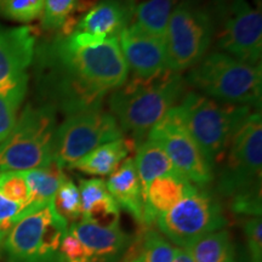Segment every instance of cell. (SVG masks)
Returning a JSON list of instances; mask_svg holds the SVG:
<instances>
[{
  "instance_id": "22",
  "label": "cell",
  "mask_w": 262,
  "mask_h": 262,
  "mask_svg": "<svg viewBox=\"0 0 262 262\" xmlns=\"http://www.w3.org/2000/svg\"><path fill=\"white\" fill-rule=\"evenodd\" d=\"M178 3L179 0H143L135 6L133 25L164 40L170 16Z\"/></svg>"
},
{
  "instance_id": "31",
  "label": "cell",
  "mask_w": 262,
  "mask_h": 262,
  "mask_svg": "<svg viewBox=\"0 0 262 262\" xmlns=\"http://www.w3.org/2000/svg\"><path fill=\"white\" fill-rule=\"evenodd\" d=\"M25 206L9 201L0 193V249L4 243L14 225L24 214Z\"/></svg>"
},
{
  "instance_id": "19",
  "label": "cell",
  "mask_w": 262,
  "mask_h": 262,
  "mask_svg": "<svg viewBox=\"0 0 262 262\" xmlns=\"http://www.w3.org/2000/svg\"><path fill=\"white\" fill-rule=\"evenodd\" d=\"M131 145H133L131 139L125 140L124 137L103 143L78 162L72 164L70 169L78 170V171L93 176L112 175L127 158L131 150Z\"/></svg>"
},
{
  "instance_id": "35",
  "label": "cell",
  "mask_w": 262,
  "mask_h": 262,
  "mask_svg": "<svg viewBox=\"0 0 262 262\" xmlns=\"http://www.w3.org/2000/svg\"><path fill=\"white\" fill-rule=\"evenodd\" d=\"M172 262H194V260H193L191 254L185 248H175Z\"/></svg>"
},
{
  "instance_id": "36",
  "label": "cell",
  "mask_w": 262,
  "mask_h": 262,
  "mask_svg": "<svg viewBox=\"0 0 262 262\" xmlns=\"http://www.w3.org/2000/svg\"><path fill=\"white\" fill-rule=\"evenodd\" d=\"M124 262H142V260H141L140 256H136V257L133 256V257H129L126 261H124Z\"/></svg>"
},
{
  "instance_id": "20",
  "label": "cell",
  "mask_w": 262,
  "mask_h": 262,
  "mask_svg": "<svg viewBox=\"0 0 262 262\" xmlns=\"http://www.w3.org/2000/svg\"><path fill=\"white\" fill-rule=\"evenodd\" d=\"M27 183L29 199L27 209H37L54 201L60 185L66 178L63 168L56 160L47 166L22 172Z\"/></svg>"
},
{
  "instance_id": "17",
  "label": "cell",
  "mask_w": 262,
  "mask_h": 262,
  "mask_svg": "<svg viewBox=\"0 0 262 262\" xmlns=\"http://www.w3.org/2000/svg\"><path fill=\"white\" fill-rule=\"evenodd\" d=\"M196 186L179 172L168 173L153 180L143 192V226L156 224L157 219L181 202Z\"/></svg>"
},
{
  "instance_id": "3",
  "label": "cell",
  "mask_w": 262,
  "mask_h": 262,
  "mask_svg": "<svg viewBox=\"0 0 262 262\" xmlns=\"http://www.w3.org/2000/svg\"><path fill=\"white\" fill-rule=\"evenodd\" d=\"M196 93L222 103L261 108L262 67L222 51H212L185 78Z\"/></svg>"
},
{
  "instance_id": "2",
  "label": "cell",
  "mask_w": 262,
  "mask_h": 262,
  "mask_svg": "<svg viewBox=\"0 0 262 262\" xmlns=\"http://www.w3.org/2000/svg\"><path fill=\"white\" fill-rule=\"evenodd\" d=\"M185 94V78L168 70L148 79L127 78L110 94L108 106L123 134H129L139 145Z\"/></svg>"
},
{
  "instance_id": "14",
  "label": "cell",
  "mask_w": 262,
  "mask_h": 262,
  "mask_svg": "<svg viewBox=\"0 0 262 262\" xmlns=\"http://www.w3.org/2000/svg\"><path fill=\"white\" fill-rule=\"evenodd\" d=\"M123 56L133 77L148 79L168 71L165 41L131 24L118 35Z\"/></svg>"
},
{
  "instance_id": "6",
  "label": "cell",
  "mask_w": 262,
  "mask_h": 262,
  "mask_svg": "<svg viewBox=\"0 0 262 262\" xmlns=\"http://www.w3.org/2000/svg\"><path fill=\"white\" fill-rule=\"evenodd\" d=\"M214 40L225 54L250 64L262 57L260 0H211Z\"/></svg>"
},
{
  "instance_id": "9",
  "label": "cell",
  "mask_w": 262,
  "mask_h": 262,
  "mask_svg": "<svg viewBox=\"0 0 262 262\" xmlns=\"http://www.w3.org/2000/svg\"><path fill=\"white\" fill-rule=\"evenodd\" d=\"M68 222L58 214L54 201L37 209H27L14 225L4 243L11 262H56Z\"/></svg>"
},
{
  "instance_id": "11",
  "label": "cell",
  "mask_w": 262,
  "mask_h": 262,
  "mask_svg": "<svg viewBox=\"0 0 262 262\" xmlns=\"http://www.w3.org/2000/svg\"><path fill=\"white\" fill-rule=\"evenodd\" d=\"M120 137L123 131L116 119L102 108L72 114L55 131L54 159L70 168L98 146Z\"/></svg>"
},
{
  "instance_id": "30",
  "label": "cell",
  "mask_w": 262,
  "mask_h": 262,
  "mask_svg": "<svg viewBox=\"0 0 262 262\" xmlns=\"http://www.w3.org/2000/svg\"><path fill=\"white\" fill-rule=\"evenodd\" d=\"M56 262H95L93 255L70 231L62 239Z\"/></svg>"
},
{
  "instance_id": "16",
  "label": "cell",
  "mask_w": 262,
  "mask_h": 262,
  "mask_svg": "<svg viewBox=\"0 0 262 262\" xmlns=\"http://www.w3.org/2000/svg\"><path fill=\"white\" fill-rule=\"evenodd\" d=\"M68 231L86 247L95 262L120 261L133 244V239L120 226L106 228L79 220L73 222Z\"/></svg>"
},
{
  "instance_id": "4",
  "label": "cell",
  "mask_w": 262,
  "mask_h": 262,
  "mask_svg": "<svg viewBox=\"0 0 262 262\" xmlns=\"http://www.w3.org/2000/svg\"><path fill=\"white\" fill-rule=\"evenodd\" d=\"M176 110L214 172L239 125L253 112L251 107L222 103L195 91L183 95Z\"/></svg>"
},
{
  "instance_id": "34",
  "label": "cell",
  "mask_w": 262,
  "mask_h": 262,
  "mask_svg": "<svg viewBox=\"0 0 262 262\" xmlns=\"http://www.w3.org/2000/svg\"><path fill=\"white\" fill-rule=\"evenodd\" d=\"M17 106L0 96V143L11 133L17 120Z\"/></svg>"
},
{
  "instance_id": "25",
  "label": "cell",
  "mask_w": 262,
  "mask_h": 262,
  "mask_svg": "<svg viewBox=\"0 0 262 262\" xmlns=\"http://www.w3.org/2000/svg\"><path fill=\"white\" fill-rule=\"evenodd\" d=\"M54 206L56 211L66 221L77 222L81 220L83 209H81V201L78 186L68 179L67 176L58 187L56 195L54 198Z\"/></svg>"
},
{
  "instance_id": "5",
  "label": "cell",
  "mask_w": 262,
  "mask_h": 262,
  "mask_svg": "<svg viewBox=\"0 0 262 262\" xmlns=\"http://www.w3.org/2000/svg\"><path fill=\"white\" fill-rule=\"evenodd\" d=\"M56 129L54 108L28 104L0 143V172H24L47 166L54 160Z\"/></svg>"
},
{
  "instance_id": "13",
  "label": "cell",
  "mask_w": 262,
  "mask_h": 262,
  "mask_svg": "<svg viewBox=\"0 0 262 262\" xmlns=\"http://www.w3.org/2000/svg\"><path fill=\"white\" fill-rule=\"evenodd\" d=\"M34 48L32 27L5 28L0 25V96L17 107L27 93L28 68L34 57Z\"/></svg>"
},
{
  "instance_id": "21",
  "label": "cell",
  "mask_w": 262,
  "mask_h": 262,
  "mask_svg": "<svg viewBox=\"0 0 262 262\" xmlns=\"http://www.w3.org/2000/svg\"><path fill=\"white\" fill-rule=\"evenodd\" d=\"M134 163L142 186V192H145L147 186L159 176L178 172L162 146L148 137L137 145Z\"/></svg>"
},
{
  "instance_id": "29",
  "label": "cell",
  "mask_w": 262,
  "mask_h": 262,
  "mask_svg": "<svg viewBox=\"0 0 262 262\" xmlns=\"http://www.w3.org/2000/svg\"><path fill=\"white\" fill-rule=\"evenodd\" d=\"M0 193L27 209L29 193L22 172H0Z\"/></svg>"
},
{
  "instance_id": "18",
  "label": "cell",
  "mask_w": 262,
  "mask_h": 262,
  "mask_svg": "<svg viewBox=\"0 0 262 262\" xmlns=\"http://www.w3.org/2000/svg\"><path fill=\"white\" fill-rule=\"evenodd\" d=\"M107 191L119 208L129 212L136 222L143 225V192L133 158H126L122 165L110 175Z\"/></svg>"
},
{
  "instance_id": "32",
  "label": "cell",
  "mask_w": 262,
  "mask_h": 262,
  "mask_svg": "<svg viewBox=\"0 0 262 262\" xmlns=\"http://www.w3.org/2000/svg\"><path fill=\"white\" fill-rule=\"evenodd\" d=\"M79 194L83 212L86 211L95 203L100 202L110 193L107 191L106 182L101 179H80L79 180Z\"/></svg>"
},
{
  "instance_id": "26",
  "label": "cell",
  "mask_w": 262,
  "mask_h": 262,
  "mask_svg": "<svg viewBox=\"0 0 262 262\" xmlns=\"http://www.w3.org/2000/svg\"><path fill=\"white\" fill-rule=\"evenodd\" d=\"M175 248L158 232L148 229L142 238L139 256L142 262H172Z\"/></svg>"
},
{
  "instance_id": "12",
  "label": "cell",
  "mask_w": 262,
  "mask_h": 262,
  "mask_svg": "<svg viewBox=\"0 0 262 262\" xmlns=\"http://www.w3.org/2000/svg\"><path fill=\"white\" fill-rule=\"evenodd\" d=\"M147 137L162 146L176 171L196 187L205 188L214 181V170L183 125L176 107L149 131Z\"/></svg>"
},
{
  "instance_id": "28",
  "label": "cell",
  "mask_w": 262,
  "mask_h": 262,
  "mask_svg": "<svg viewBox=\"0 0 262 262\" xmlns=\"http://www.w3.org/2000/svg\"><path fill=\"white\" fill-rule=\"evenodd\" d=\"M44 0H0V15L16 22L34 21L41 15Z\"/></svg>"
},
{
  "instance_id": "15",
  "label": "cell",
  "mask_w": 262,
  "mask_h": 262,
  "mask_svg": "<svg viewBox=\"0 0 262 262\" xmlns=\"http://www.w3.org/2000/svg\"><path fill=\"white\" fill-rule=\"evenodd\" d=\"M135 0H100L78 19L74 31L98 39L117 37L133 21Z\"/></svg>"
},
{
  "instance_id": "27",
  "label": "cell",
  "mask_w": 262,
  "mask_h": 262,
  "mask_svg": "<svg viewBox=\"0 0 262 262\" xmlns=\"http://www.w3.org/2000/svg\"><path fill=\"white\" fill-rule=\"evenodd\" d=\"M81 220L100 226V227H119L120 208L111 194H108L100 202L90 206L86 211H84Z\"/></svg>"
},
{
  "instance_id": "8",
  "label": "cell",
  "mask_w": 262,
  "mask_h": 262,
  "mask_svg": "<svg viewBox=\"0 0 262 262\" xmlns=\"http://www.w3.org/2000/svg\"><path fill=\"white\" fill-rule=\"evenodd\" d=\"M214 21L201 0H180L170 16L164 38L168 70L176 73L201 62L214 41Z\"/></svg>"
},
{
  "instance_id": "10",
  "label": "cell",
  "mask_w": 262,
  "mask_h": 262,
  "mask_svg": "<svg viewBox=\"0 0 262 262\" xmlns=\"http://www.w3.org/2000/svg\"><path fill=\"white\" fill-rule=\"evenodd\" d=\"M156 225L173 244L187 248L198 239L224 229L227 219L215 194L194 187L171 210L159 216Z\"/></svg>"
},
{
  "instance_id": "7",
  "label": "cell",
  "mask_w": 262,
  "mask_h": 262,
  "mask_svg": "<svg viewBox=\"0 0 262 262\" xmlns=\"http://www.w3.org/2000/svg\"><path fill=\"white\" fill-rule=\"evenodd\" d=\"M217 191L226 198L261 191L262 116L249 114L239 125L220 163Z\"/></svg>"
},
{
  "instance_id": "24",
  "label": "cell",
  "mask_w": 262,
  "mask_h": 262,
  "mask_svg": "<svg viewBox=\"0 0 262 262\" xmlns=\"http://www.w3.org/2000/svg\"><path fill=\"white\" fill-rule=\"evenodd\" d=\"M78 0H44L41 11V27L45 31L60 32L68 22L75 19ZM78 21V19H77Z\"/></svg>"
},
{
  "instance_id": "23",
  "label": "cell",
  "mask_w": 262,
  "mask_h": 262,
  "mask_svg": "<svg viewBox=\"0 0 262 262\" xmlns=\"http://www.w3.org/2000/svg\"><path fill=\"white\" fill-rule=\"evenodd\" d=\"M194 262H235V249L226 229L212 232L185 248Z\"/></svg>"
},
{
  "instance_id": "33",
  "label": "cell",
  "mask_w": 262,
  "mask_h": 262,
  "mask_svg": "<svg viewBox=\"0 0 262 262\" xmlns=\"http://www.w3.org/2000/svg\"><path fill=\"white\" fill-rule=\"evenodd\" d=\"M251 262H262V222L261 217H250L244 225Z\"/></svg>"
},
{
  "instance_id": "1",
  "label": "cell",
  "mask_w": 262,
  "mask_h": 262,
  "mask_svg": "<svg viewBox=\"0 0 262 262\" xmlns=\"http://www.w3.org/2000/svg\"><path fill=\"white\" fill-rule=\"evenodd\" d=\"M40 85L49 106L66 116L102 108L108 93L125 83L129 68L117 37L73 31L38 49Z\"/></svg>"
}]
</instances>
